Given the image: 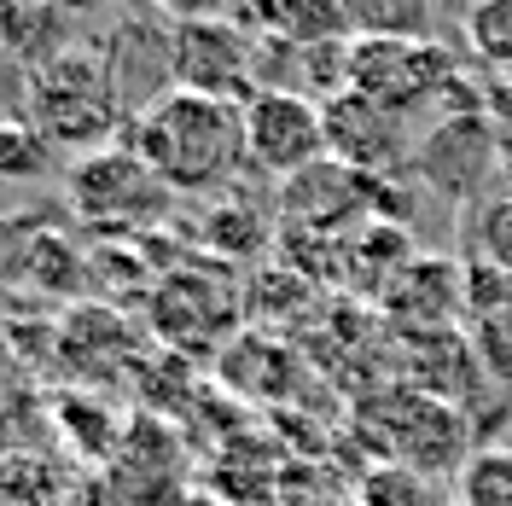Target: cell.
Instances as JSON below:
<instances>
[{
  "instance_id": "ac0fdd59",
  "label": "cell",
  "mask_w": 512,
  "mask_h": 506,
  "mask_svg": "<svg viewBox=\"0 0 512 506\" xmlns=\"http://www.w3.org/2000/svg\"><path fill=\"white\" fill-rule=\"evenodd\" d=\"M495 175L507 181V192H512V123L495 134Z\"/></svg>"
},
{
  "instance_id": "5bb4252c",
  "label": "cell",
  "mask_w": 512,
  "mask_h": 506,
  "mask_svg": "<svg viewBox=\"0 0 512 506\" xmlns=\"http://www.w3.org/2000/svg\"><path fill=\"white\" fill-rule=\"evenodd\" d=\"M355 506H448V501L437 495V483H431L425 472L384 460V466H373V472L361 477Z\"/></svg>"
},
{
  "instance_id": "52a82bcc",
  "label": "cell",
  "mask_w": 512,
  "mask_h": 506,
  "mask_svg": "<svg viewBox=\"0 0 512 506\" xmlns=\"http://www.w3.org/2000/svg\"><path fill=\"white\" fill-rule=\"evenodd\" d=\"M245 309L239 285L227 280L222 268L210 274H163L158 291H152V320H158V338L181 349H216L233 332V320Z\"/></svg>"
},
{
  "instance_id": "ba28073f",
  "label": "cell",
  "mask_w": 512,
  "mask_h": 506,
  "mask_svg": "<svg viewBox=\"0 0 512 506\" xmlns=\"http://www.w3.org/2000/svg\"><path fill=\"white\" fill-rule=\"evenodd\" d=\"M326 111V158L350 163L355 175H373V181H396V169L408 163V117L384 111L361 94H338L320 99Z\"/></svg>"
},
{
  "instance_id": "e0dca14e",
  "label": "cell",
  "mask_w": 512,
  "mask_h": 506,
  "mask_svg": "<svg viewBox=\"0 0 512 506\" xmlns=\"http://www.w3.org/2000/svg\"><path fill=\"white\" fill-rule=\"evenodd\" d=\"M489 123H495V128L512 123V70L489 76Z\"/></svg>"
},
{
  "instance_id": "5b68a950",
  "label": "cell",
  "mask_w": 512,
  "mask_h": 506,
  "mask_svg": "<svg viewBox=\"0 0 512 506\" xmlns=\"http://www.w3.org/2000/svg\"><path fill=\"white\" fill-rule=\"evenodd\" d=\"M460 88V64L448 59L443 41H379L355 35L350 53V94L373 99L396 117H414L419 105H437Z\"/></svg>"
},
{
  "instance_id": "ffe728a7",
  "label": "cell",
  "mask_w": 512,
  "mask_h": 506,
  "mask_svg": "<svg viewBox=\"0 0 512 506\" xmlns=\"http://www.w3.org/2000/svg\"><path fill=\"white\" fill-rule=\"evenodd\" d=\"M507 396H512V390H507Z\"/></svg>"
},
{
  "instance_id": "8fae6325",
  "label": "cell",
  "mask_w": 512,
  "mask_h": 506,
  "mask_svg": "<svg viewBox=\"0 0 512 506\" xmlns=\"http://www.w3.org/2000/svg\"><path fill=\"white\" fill-rule=\"evenodd\" d=\"M70 24L76 18L64 6H47V0H0V47L24 70H35L41 59H53L59 47H70L76 41Z\"/></svg>"
},
{
  "instance_id": "d6986e66",
  "label": "cell",
  "mask_w": 512,
  "mask_h": 506,
  "mask_svg": "<svg viewBox=\"0 0 512 506\" xmlns=\"http://www.w3.org/2000/svg\"><path fill=\"white\" fill-rule=\"evenodd\" d=\"M448 506H460V501H448Z\"/></svg>"
},
{
  "instance_id": "7a4b0ae2",
  "label": "cell",
  "mask_w": 512,
  "mask_h": 506,
  "mask_svg": "<svg viewBox=\"0 0 512 506\" xmlns=\"http://www.w3.org/2000/svg\"><path fill=\"white\" fill-rule=\"evenodd\" d=\"M123 82H117V53L111 41H70L53 59L24 70V123L41 128L53 146L99 152L128 128Z\"/></svg>"
},
{
  "instance_id": "3957f363",
  "label": "cell",
  "mask_w": 512,
  "mask_h": 506,
  "mask_svg": "<svg viewBox=\"0 0 512 506\" xmlns=\"http://www.w3.org/2000/svg\"><path fill=\"white\" fill-rule=\"evenodd\" d=\"M64 198L76 210V222L99 233V239H128V233H152L169 216V198L146 163L134 158L128 146H99L64 169Z\"/></svg>"
},
{
  "instance_id": "2e32d148",
  "label": "cell",
  "mask_w": 512,
  "mask_h": 506,
  "mask_svg": "<svg viewBox=\"0 0 512 506\" xmlns=\"http://www.w3.org/2000/svg\"><path fill=\"white\" fill-rule=\"evenodd\" d=\"M472 262L495 268V274H512V192H495V198L478 204V216H472Z\"/></svg>"
},
{
  "instance_id": "8992f818",
  "label": "cell",
  "mask_w": 512,
  "mask_h": 506,
  "mask_svg": "<svg viewBox=\"0 0 512 506\" xmlns=\"http://www.w3.org/2000/svg\"><path fill=\"white\" fill-rule=\"evenodd\" d=\"M326 158V111L297 88H256L245 99V163L268 181H291Z\"/></svg>"
},
{
  "instance_id": "9c48e42d",
  "label": "cell",
  "mask_w": 512,
  "mask_h": 506,
  "mask_svg": "<svg viewBox=\"0 0 512 506\" xmlns=\"http://www.w3.org/2000/svg\"><path fill=\"white\" fill-rule=\"evenodd\" d=\"M384 309L402 320V332H454V320L472 315V280L448 256H414L384 291Z\"/></svg>"
},
{
  "instance_id": "4fadbf2b",
  "label": "cell",
  "mask_w": 512,
  "mask_h": 506,
  "mask_svg": "<svg viewBox=\"0 0 512 506\" xmlns=\"http://www.w3.org/2000/svg\"><path fill=\"white\" fill-rule=\"evenodd\" d=\"M460 30H466V53L489 76L512 70V0H483V6H472L460 18Z\"/></svg>"
},
{
  "instance_id": "6da1fadb",
  "label": "cell",
  "mask_w": 512,
  "mask_h": 506,
  "mask_svg": "<svg viewBox=\"0 0 512 506\" xmlns=\"http://www.w3.org/2000/svg\"><path fill=\"white\" fill-rule=\"evenodd\" d=\"M123 146L169 192H222L245 169V105L163 88L128 117Z\"/></svg>"
},
{
  "instance_id": "7c38bea8",
  "label": "cell",
  "mask_w": 512,
  "mask_h": 506,
  "mask_svg": "<svg viewBox=\"0 0 512 506\" xmlns=\"http://www.w3.org/2000/svg\"><path fill=\"white\" fill-rule=\"evenodd\" d=\"M454 501L460 506H512V448L478 443V454L454 477Z\"/></svg>"
},
{
  "instance_id": "9a60e30c",
  "label": "cell",
  "mask_w": 512,
  "mask_h": 506,
  "mask_svg": "<svg viewBox=\"0 0 512 506\" xmlns=\"http://www.w3.org/2000/svg\"><path fill=\"white\" fill-rule=\"evenodd\" d=\"M53 163V140L30 128L24 117H6L0 123V181H41Z\"/></svg>"
},
{
  "instance_id": "277c9868",
  "label": "cell",
  "mask_w": 512,
  "mask_h": 506,
  "mask_svg": "<svg viewBox=\"0 0 512 506\" xmlns=\"http://www.w3.org/2000/svg\"><path fill=\"white\" fill-rule=\"evenodd\" d=\"M256 41L233 12H192L175 18L163 35V64H169V88L210 94L227 105H245L262 88L256 82Z\"/></svg>"
},
{
  "instance_id": "30bf717a",
  "label": "cell",
  "mask_w": 512,
  "mask_h": 506,
  "mask_svg": "<svg viewBox=\"0 0 512 506\" xmlns=\"http://www.w3.org/2000/svg\"><path fill=\"white\" fill-rule=\"evenodd\" d=\"M495 134L501 128L489 123L483 105L443 111L437 128L425 134V146H419V169L443 192H472V181H478L483 169H495Z\"/></svg>"
}]
</instances>
